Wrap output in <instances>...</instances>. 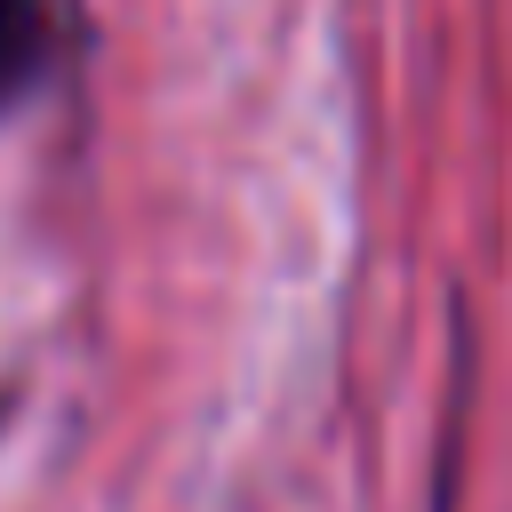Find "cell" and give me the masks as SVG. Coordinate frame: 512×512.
Returning <instances> with one entry per match:
<instances>
[{
    "label": "cell",
    "instance_id": "1",
    "mask_svg": "<svg viewBox=\"0 0 512 512\" xmlns=\"http://www.w3.org/2000/svg\"><path fill=\"white\" fill-rule=\"evenodd\" d=\"M80 8L72 0H0V112H24L72 64Z\"/></svg>",
    "mask_w": 512,
    "mask_h": 512
}]
</instances>
